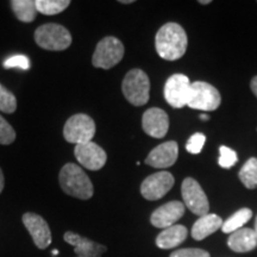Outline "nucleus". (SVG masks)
<instances>
[{"instance_id": "f257e3e1", "label": "nucleus", "mask_w": 257, "mask_h": 257, "mask_svg": "<svg viewBox=\"0 0 257 257\" xmlns=\"http://www.w3.org/2000/svg\"><path fill=\"white\" fill-rule=\"evenodd\" d=\"M187 35L180 24L167 23L160 28L155 37L156 51L166 61L181 59L187 50Z\"/></svg>"}, {"instance_id": "f03ea898", "label": "nucleus", "mask_w": 257, "mask_h": 257, "mask_svg": "<svg viewBox=\"0 0 257 257\" xmlns=\"http://www.w3.org/2000/svg\"><path fill=\"white\" fill-rule=\"evenodd\" d=\"M59 182L62 191L69 197L88 200L94 194V187L85 170L75 163H67L60 170Z\"/></svg>"}, {"instance_id": "7ed1b4c3", "label": "nucleus", "mask_w": 257, "mask_h": 257, "mask_svg": "<svg viewBox=\"0 0 257 257\" xmlns=\"http://www.w3.org/2000/svg\"><path fill=\"white\" fill-rule=\"evenodd\" d=\"M35 42L42 49L49 51H62L72 44V35L68 29L56 23L41 25L35 31Z\"/></svg>"}, {"instance_id": "20e7f679", "label": "nucleus", "mask_w": 257, "mask_h": 257, "mask_svg": "<svg viewBox=\"0 0 257 257\" xmlns=\"http://www.w3.org/2000/svg\"><path fill=\"white\" fill-rule=\"evenodd\" d=\"M121 91L131 105H146L150 96L149 76L142 69H131L121 82Z\"/></svg>"}, {"instance_id": "39448f33", "label": "nucleus", "mask_w": 257, "mask_h": 257, "mask_svg": "<svg viewBox=\"0 0 257 257\" xmlns=\"http://www.w3.org/2000/svg\"><path fill=\"white\" fill-rule=\"evenodd\" d=\"M124 44L117 37L107 36L96 44L92 56V64L95 68L111 69L123 60Z\"/></svg>"}, {"instance_id": "423d86ee", "label": "nucleus", "mask_w": 257, "mask_h": 257, "mask_svg": "<svg viewBox=\"0 0 257 257\" xmlns=\"http://www.w3.org/2000/svg\"><path fill=\"white\" fill-rule=\"evenodd\" d=\"M221 104V95L211 83L195 81L191 83L187 106L193 110L216 111Z\"/></svg>"}, {"instance_id": "0eeeda50", "label": "nucleus", "mask_w": 257, "mask_h": 257, "mask_svg": "<svg viewBox=\"0 0 257 257\" xmlns=\"http://www.w3.org/2000/svg\"><path fill=\"white\" fill-rule=\"evenodd\" d=\"M94 120L86 113H76L66 121L63 126V137L67 142L83 144L91 142L95 135Z\"/></svg>"}, {"instance_id": "6e6552de", "label": "nucleus", "mask_w": 257, "mask_h": 257, "mask_svg": "<svg viewBox=\"0 0 257 257\" xmlns=\"http://www.w3.org/2000/svg\"><path fill=\"white\" fill-rule=\"evenodd\" d=\"M182 199H184L185 206L192 213L197 216H205L210 211V202L205 194L204 189L197 180L192 178H186L182 182L181 187Z\"/></svg>"}, {"instance_id": "1a4fd4ad", "label": "nucleus", "mask_w": 257, "mask_h": 257, "mask_svg": "<svg viewBox=\"0 0 257 257\" xmlns=\"http://www.w3.org/2000/svg\"><path fill=\"white\" fill-rule=\"evenodd\" d=\"M191 81L184 74H174L167 80L165 85V99L174 108H182L187 106Z\"/></svg>"}, {"instance_id": "9d476101", "label": "nucleus", "mask_w": 257, "mask_h": 257, "mask_svg": "<svg viewBox=\"0 0 257 257\" xmlns=\"http://www.w3.org/2000/svg\"><path fill=\"white\" fill-rule=\"evenodd\" d=\"M175 184L174 176L168 172H159L149 175L141 185V194L150 201L159 200L168 193Z\"/></svg>"}, {"instance_id": "9b49d317", "label": "nucleus", "mask_w": 257, "mask_h": 257, "mask_svg": "<svg viewBox=\"0 0 257 257\" xmlns=\"http://www.w3.org/2000/svg\"><path fill=\"white\" fill-rule=\"evenodd\" d=\"M22 220H23L25 229L30 233L35 245L41 250L47 249L53 240L49 224L47 223V220L40 214L34 213V212L24 213Z\"/></svg>"}, {"instance_id": "f8f14e48", "label": "nucleus", "mask_w": 257, "mask_h": 257, "mask_svg": "<svg viewBox=\"0 0 257 257\" xmlns=\"http://www.w3.org/2000/svg\"><path fill=\"white\" fill-rule=\"evenodd\" d=\"M74 155L80 165L88 170L101 169L107 161V154L105 150L93 141L75 146Z\"/></svg>"}, {"instance_id": "ddd939ff", "label": "nucleus", "mask_w": 257, "mask_h": 257, "mask_svg": "<svg viewBox=\"0 0 257 257\" xmlns=\"http://www.w3.org/2000/svg\"><path fill=\"white\" fill-rule=\"evenodd\" d=\"M186 206L180 201H169L156 208L150 216V223L157 229L165 230L167 227L175 225L184 217Z\"/></svg>"}, {"instance_id": "4468645a", "label": "nucleus", "mask_w": 257, "mask_h": 257, "mask_svg": "<svg viewBox=\"0 0 257 257\" xmlns=\"http://www.w3.org/2000/svg\"><path fill=\"white\" fill-rule=\"evenodd\" d=\"M179 156V146L175 141H168L154 148L147 156L144 163L154 168H168L176 162Z\"/></svg>"}, {"instance_id": "2eb2a0df", "label": "nucleus", "mask_w": 257, "mask_h": 257, "mask_svg": "<svg viewBox=\"0 0 257 257\" xmlns=\"http://www.w3.org/2000/svg\"><path fill=\"white\" fill-rule=\"evenodd\" d=\"M144 133L153 138H163L168 133L169 117L159 107H152L144 112L142 117Z\"/></svg>"}, {"instance_id": "dca6fc26", "label": "nucleus", "mask_w": 257, "mask_h": 257, "mask_svg": "<svg viewBox=\"0 0 257 257\" xmlns=\"http://www.w3.org/2000/svg\"><path fill=\"white\" fill-rule=\"evenodd\" d=\"M64 242L74 248V252L76 253V256L81 257H101L106 252L105 245L102 244L94 242V240L87 238V237H83L81 234L73 232V231H67L63 234Z\"/></svg>"}, {"instance_id": "f3484780", "label": "nucleus", "mask_w": 257, "mask_h": 257, "mask_svg": "<svg viewBox=\"0 0 257 257\" xmlns=\"http://www.w3.org/2000/svg\"><path fill=\"white\" fill-rule=\"evenodd\" d=\"M227 245L234 252H249L257 248V234L252 229L242 227L229 236Z\"/></svg>"}, {"instance_id": "a211bd4d", "label": "nucleus", "mask_w": 257, "mask_h": 257, "mask_svg": "<svg viewBox=\"0 0 257 257\" xmlns=\"http://www.w3.org/2000/svg\"><path fill=\"white\" fill-rule=\"evenodd\" d=\"M223 226V219L216 213H207L199 218L192 227V237L195 240H202L211 236Z\"/></svg>"}, {"instance_id": "6ab92c4d", "label": "nucleus", "mask_w": 257, "mask_h": 257, "mask_svg": "<svg viewBox=\"0 0 257 257\" xmlns=\"http://www.w3.org/2000/svg\"><path fill=\"white\" fill-rule=\"evenodd\" d=\"M188 236L187 227L184 225H173V226L167 227L162 230L156 237V245L160 249H173L185 242Z\"/></svg>"}, {"instance_id": "aec40b11", "label": "nucleus", "mask_w": 257, "mask_h": 257, "mask_svg": "<svg viewBox=\"0 0 257 257\" xmlns=\"http://www.w3.org/2000/svg\"><path fill=\"white\" fill-rule=\"evenodd\" d=\"M15 17L23 23H31L37 16L36 0H11L10 2Z\"/></svg>"}, {"instance_id": "412c9836", "label": "nucleus", "mask_w": 257, "mask_h": 257, "mask_svg": "<svg viewBox=\"0 0 257 257\" xmlns=\"http://www.w3.org/2000/svg\"><path fill=\"white\" fill-rule=\"evenodd\" d=\"M252 217V211L248 207H243L237 212L227 218L226 220L223 221V226H221V231L224 233H232L234 231L242 229L243 225L246 224L251 219Z\"/></svg>"}, {"instance_id": "4be33fe9", "label": "nucleus", "mask_w": 257, "mask_h": 257, "mask_svg": "<svg viewBox=\"0 0 257 257\" xmlns=\"http://www.w3.org/2000/svg\"><path fill=\"white\" fill-rule=\"evenodd\" d=\"M238 178L248 189L257 188V159L251 157L244 163L238 173Z\"/></svg>"}, {"instance_id": "5701e85b", "label": "nucleus", "mask_w": 257, "mask_h": 257, "mask_svg": "<svg viewBox=\"0 0 257 257\" xmlns=\"http://www.w3.org/2000/svg\"><path fill=\"white\" fill-rule=\"evenodd\" d=\"M69 5V0H36L37 12L46 16L59 15Z\"/></svg>"}, {"instance_id": "b1692460", "label": "nucleus", "mask_w": 257, "mask_h": 257, "mask_svg": "<svg viewBox=\"0 0 257 257\" xmlns=\"http://www.w3.org/2000/svg\"><path fill=\"white\" fill-rule=\"evenodd\" d=\"M17 110V99L11 91L0 83V111L4 113H14Z\"/></svg>"}, {"instance_id": "393cba45", "label": "nucleus", "mask_w": 257, "mask_h": 257, "mask_svg": "<svg viewBox=\"0 0 257 257\" xmlns=\"http://www.w3.org/2000/svg\"><path fill=\"white\" fill-rule=\"evenodd\" d=\"M219 154L220 157L219 160H218V163H219V166L224 169L232 168V167L237 163V161H238L237 153L229 147L221 146L219 148Z\"/></svg>"}, {"instance_id": "a878e982", "label": "nucleus", "mask_w": 257, "mask_h": 257, "mask_svg": "<svg viewBox=\"0 0 257 257\" xmlns=\"http://www.w3.org/2000/svg\"><path fill=\"white\" fill-rule=\"evenodd\" d=\"M16 131L11 126V124L0 115V144L3 146H10L15 142Z\"/></svg>"}, {"instance_id": "bb28decb", "label": "nucleus", "mask_w": 257, "mask_h": 257, "mask_svg": "<svg viewBox=\"0 0 257 257\" xmlns=\"http://www.w3.org/2000/svg\"><path fill=\"white\" fill-rule=\"evenodd\" d=\"M205 142H206V136L201 133L194 134L191 138L188 140L187 144H186V150L188 153L193 154V155H198L202 152V148L205 146Z\"/></svg>"}, {"instance_id": "cd10ccee", "label": "nucleus", "mask_w": 257, "mask_h": 257, "mask_svg": "<svg viewBox=\"0 0 257 257\" xmlns=\"http://www.w3.org/2000/svg\"><path fill=\"white\" fill-rule=\"evenodd\" d=\"M4 68H19L23 70H28L30 68V60L25 55H14L9 57L4 62Z\"/></svg>"}, {"instance_id": "c85d7f7f", "label": "nucleus", "mask_w": 257, "mask_h": 257, "mask_svg": "<svg viewBox=\"0 0 257 257\" xmlns=\"http://www.w3.org/2000/svg\"><path fill=\"white\" fill-rule=\"evenodd\" d=\"M169 257H211L210 252L206 250L197 249V248H187L179 249L176 251L170 253Z\"/></svg>"}, {"instance_id": "c756f323", "label": "nucleus", "mask_w": 257, "mask_h": 257, "mask_svg": "<svg viewBox=\"0 0 257 257\" xmlns=\"http://www.w3.org/2000/svg\"><path fill=\"white\" fill-rule=\"evenodd\" d=\"M250 88H251V91L255 96L257 98V76H253L251 82H250Z\"/></svg>"}, {"instance_id": "7c9ffc66", "label": "nucleus", "mask_w": 257, "mask_h": 257, "mask_svg": "<svg viewBox=\"0 0 257 257\" xmlns=\"http://www.w3.org/2000/svg\"><path fill=\"white\" fill-rule=\"evenodd\" d=\"M4 186H5V178H4V174H3L2 168H0V193H2L3 189H4Z\"/></svg>"}, {"instance_id": "2f4dec72", "label": "nucleus", "mask_w": 257, "mask_h": 257, "mask_svg": "<svg viewBox=\"0 0 257 257\" xmlns=\"http://www.w3.org/2000/svg\"><path fill=\"white\" fill-rule=\"evenodd\" d=\"M120 4H133V3H135L134 0H119Z\"/></svg>"}, {"instance_id": "473e14b6", "label": "nucleus", "mask_w": 257, "mask_h": 257, "mask_svg": "<svg viewBox=\"0 0 257 257\" xmlns=\"http://www.w3.org/2000/svg\"><path fill=\"white\" fill-rule=\"evenodd\" d=\"M199 3H200L201 5H207L211 4V0H199Z\"/></svg>"}, {"instance_id": "72a5a7b5", "label": "nucleus", "mask_w": 257, "mask_h": 257, "mask_svg": "<svg viewBox=\"0 0 257 257\" xmlns=\"http://www.w3.org/2000/svg\"><path fill=\"white\" fill-rule=\"evenodd\" d=\"M200 119L201 120H207V119H210V117H208L207 114H200Z\"/></svg>"}, {"instance_id": "f704fd0d", "label": "nucleus", "mask_w": 257, "mask_h": 257, "mask_svg": "<svg viewBox=\"0 0 257 257\" xmlns=\"http://www.w3.org/2000/svg\"><path fill=\"white\" fill-rule=\"evenodd\" d=\"M256 232V234H257V218H256V220H255V230H253Z\"/></svg>"}, {"instance_id": "c9c22d12", "label": "nucleus", "mask_w": 257, "mask_h": 257, "mask_svg": "<svg viewBox=\"0 0 257 257\" xmlns=\"http://www.w3.org/2000/svg\"><path fill=\"white\" fill-rule=\"evenodd\" d=\"M76 257H81V256H76Z\"/></svg>"}]
</instances>
